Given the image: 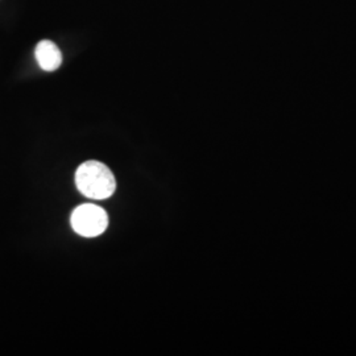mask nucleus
Here are the masks:
<instances>
[{
	"mask_svg": "<svg viewBox=\"0 0 356 356\" xmlns=\"http://www.w3.org/2000/svg\"><path fill=\"white\" fill-rule=\"evenodd\" d=\"M76 189L91 200H107L115 193L116 181L111 169L101 161H85L76 172Z\"/></svg>",
	"mask_w": 356,
	"mask_h": 356,
	"instance_id": "nucleus-1",
	"label": "nucleus"
},
{
	"mask_svg": "<svg viewBox=\"0 0 356 356\" xmlns=\"http://www.w3.org/2000/svg\"><path fill=\"white\" fill-rule=\"evenodd\" d=\"M72 227L78 235L95 238L108 227V216L101 206L85 204L78 206L70 218Z\"/></svg>",
	"mask_w": 356,
	"mask_h": 356,
	"instance_id": "nucleus-2",
	"label": "nucleus"
},
{
	"mask_svg": "<svg viewBox=\"0 0 356 356\" xmlns=\"http://www.w3.org/2000/svg\"><path fill=\"white\" fill-rule=\"evenodd\" d=\"M38 65L45 72H54L63 64V54L51 40L40 41L35 49Z\"/></svg>",
	"mask_w": 356,
	"mask_h": 356,
	"instance_id": "nucleus-3",
	"label": "nucleus"
}]
</instances>
